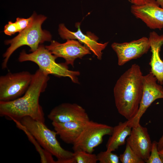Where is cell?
<instances>
[{"mask_svg": "<svg viewBox=\"0 0 163 163\" xmlns=\"http://www.w3.org/2000/svg\"><path fill=\"white\" fill-rule=\"evenodd\" d=\"M50 79L49 75L39 69L33 74L31 83L21 97L8 101H0V115L13 120L25 117L45 123L44 114L39 102L41 94L44 92Z\"/></svg>", "mask_w": 163, "mask_h": 163, "instance_id": "obj_1", "label": "cell"}, {"mask_svg": "<svg viewBox=\"0 0 163 163\" xmlns=\"http://www.w3.org/2000/svg\"><path fill=\"white\" fill-rule=\"evenodd\" d=\"M143 77L139 66L132 64L117 80L113 89L116 107L127 120L136 114L143 91Z\"/></svg>", "mask_w": 163, "mask_h": 163, "instance_id": "obj_2", "label": "cell"}, {"mask_svg": "<svg viewBox=\"0 0 163 163\" xmlns=\"http://www.w3.org/2000/svg\"><path fill=\"white\" fill-rule=\"evenodd\" d=\"M18 121L45 150L57 159L56 163H76L73 152L64 149L56 138V132L49 129L45 123L25 117Z\"/></svg>", "mask_w": 163, "mask_h": 163, "instance_id": "obj_3", "label": "cell"}, {"mask_svg": "<svg viewBox=\"0 0 163 163\" xmlns=\"http://www.w3.org/2000/svg\"><path fill=\"white\" fill-rule=\"evenodd\" d=\"M33 15V22L28 27L14 38L5 41V44L10 45V46L3 55L4 59L2 64V69L7 68L10 57L20 47L24 45L28 46L30 48V51L32 52L44 42L51 41L52 36L50 33L41 28L42 24L47 18L43 15H37L35 12Z\"/></svg>", "mask_w": 163, "mask_h": 163, "instance_id": "obj_4", "label": "cell"}, {"mask_svg": "<svg viewBox=\"0 0 163 163\" xmlns=\"http://www.w3.org/2000/svg\"><path fill=\"white\" fill-rule=\"evenodd\" d=\"M57 58L45 46L40 44L36 50L30 53H27L23 50L20 53L18 60L20 62H32L47 75H53L59 77H68L73 83L79 84L77 76L80 75V72L69 70L65 63H57L56 61Z\"/></svg>", "mask_w": 163, "mask_h": 163, "instance_id": "obj_5", "label": "cell"}, {"mask_svg": "<svg viewBox=\"0 0 163 163\" xmlns=\"http://www.w3.org/2000/svg\"><path fill=\"white\" fill-rule=\"evenodd\" d=\"M113 127L89 120L86 123L80 135L73 144L74 151L80 150L92 153L101 144L103 137L110 136Z\"/></svg>", "mask_w": 163, "mask_h": 163, "instance_id": "obj_6", "label": "cell"}, {"mask_svg": "<svg viewBox=\"0 0 163 163\" xmlns=\"http://www.w3.org/2000/svg\"><path fill=\"white\" fill-rule=\"evenodd\" d=\"M33 74L27 71L8 72L0 77V101H8L22 96L31 83Z\"/></svg>", "mask_w": 163, "mask_h": 163, "instance_id": "obj_7", "label": "cell"}, {"mask_svg": "<svg viewBox=\"0 0 163 163\" xmlns=\"http://www.w3.org/2000/svg\"><path fill=\"white\" fill-rule=\"evenodd\" d=\"M157 81L151 72L143 75V94L138 112L133 118L127 120L128 125L132 128L140 124L141 117L154 101L163 98V88L157 83Z\"/></svg>", "mask_w": 163, "mask_h": 163, "instance_id": "obj_8", "label": "cell"}, {"mask_svg": "<svg viewBox=\"0 0 163 163\" xmlns=\"http://www.w3.org/2000/svg\"><path fill=\"white\" fill-rule=\"evenodd\" d=\"M118 58V64L123 65L130 60L140 58L151 48L148 38L143 37L129 42L113 43L111 46Z\"/></svg>", "mask_w": 163, "mask_h": 163, "instance_id": "obj_9", "label": "cell"}, {"mask_svg": "<svg viewBox=\"0 0 163 163\" xmlns=\"http://www.w3.org/2000/svg\"><path fill=\"white\" fill-rule=\"evenodd\" d=\"M45 47L57 58H64L67 65L69 64L72 67L76 59H81L85 56L91 54L90 50L87 46L75 39L67 40L62 43L51 40L50 44Z\"/></svg>", "mask_w": 163, "mask_h": 163, "instance_id": "obj_10", "label": "cell"}, {"mask_svg": "<svg viewBox=\"0 0 163 163\" xmlns=\"http://www.w3.org/2000/svg\"><path fill=\"white\" fill-rule=\"evenodd\" d=\"M80 23H76L75 27L77 28L76 32H73L68 29L63 24L59 25L58 31L60 37L63 39H77L87 46L96 56L99 60H101L102 51L107 46L108 42L104 43L98 42V38L94 34L88 32L86 34L82 32L80 28Z\"/></svg>", "mask_w": 163, "mask_h": 163, "instance_id": "obj_11", "label": "cell"}, {"mask_svg": "<svg viewBox=\"0 0 163 163\" xmlns=\"http://www.w3.org/2000/svg\"><path fill=\"white\" fill-rule=\"evenodd\" d=\"M48 117L53 122H75L85 123L90 120L85 109L75 103H63L53 108Z\"/></svg>", "mask_w": 163, "mask_h": 163, "instance_id": "obj_12", "label": "cell"}, {"mask_svg": "<svg viewBox=\"0 0 163 163\" xmlns=\"http://www.w3.org/2000/svg\"><path fill=\"white\" fill-rule=\"evenodd\" d=\"M130 11L135 17L142 21L149 28L161 30L163 28V8L157 2L140 5H132Z\"/></svg>", "mask_w": 163, "mask_h": 163, "instance_id": "obj_13", "label": "cell"}, {"mask_svg": "<svg viewBox=\"0 0 163 163\" xmlns=\"http://www.w3.org/2000/svg\"><path fill=\"white\" fill-rule=\"evenodd\" d=\"M126 141L133 151L145 162L150 155L152 143L147 128L140 124L132 128Z\"/></svg>", "mask_w": 163, "mask_h": 163, "instance_id": "obj_14", "label": "cell"}, {"mask_svg": "<svg viewBox=\"0 0 163 163\" xmlns=\"http://www.w3.org/2000/svg\"><path fill=\"white\" fill-rule=\"evenodd\" d=\"M151 46L152 56L149 64L150 72L156 77L158 82L163 84V61L160 56V51L163 45V35H159L155 31L150 33L148 38Z\"/></svg>", "mask_w": 163, "mask_h": 163, "instance_id": "obj_15", "label": "cell"}, {"mask_svg": "<svg viewBox=\"0 0 163 163\" xmlns=\"http://www.w3.org/2000/svg\"><path fill=\"white\" fill-rule=\"evenodd\" d=\"M57 134L65 142L73 144L81 133L85 123L75 122L63 123L52 122Z\"/></svg>", "mask_w": 163, "mask_h": 163, "instance_id": "obj_16", "label": "cell"}, {"mask_svg": "<svg viewBox=\"0 0 163 163\" xmlns=\"http://www.w3.org/2000/svg\"><path fill=\"white\" fill-rule=\"evenodd\" d=\"M132 128L127 121L120 122L113 128L112 133L106 144V150L113 152L126 143V139L130 134Z\"/></svg>", "mask_w": 163, "mask_h": 163, "instance_id": "obj_17", "label": "cell"}, {"mask_svg": "<svg viewBox=\"0 0 163 163\" xmlns=\"http://www.w3.org/2000/svg\"><path fill=\"white\" fill-rule=\"evenodd\" d=\"M16 124L17 127L22 130L27 136L30 140L34 145L37 151L40 154V162L42 163H56L53 155L44 149L40 145L36 139L27 131L25 128L18 120H13Z\"/></svg>", "mask_w": 163, "mask_h": 163, "instance_id": "obj_18", "label": "cell"}, {"mask_svg": "<svg viewBox=\"0 0 163 163\" xmlns=\"http://www.w3.org/2000/svg\"><path fill=\"white\" fill-rule=\"evenodd\" d=\"M120 161L122 163H145V161L139 157L126 143L123 153L119 156Z\"/></svg>", "mask_w": 163, "mask_h": 163, "instance_id": "obj_19", "label": "cell"}, {"mask_svg": "<svg viewBox=\"0 0 163 163\" xmlns=\"http://www.w3.org/2000/svg\"><path fill=\"white\" fill-rule=\"evenodd\" d=\"M76 163H96L97 161V155L83 150H77L73 152Z\"/></svg>", "mask_w": 163, "mask_h": 163, "instance_id": "obj_20", "label": "cell"}, {"mask_svg": "<svg viewBox=\"0 0 163 163\" xmlns=\"http://www.w3.org/2000/svg\"><path fill=\"white\" fill-rule=\"evenodd\" d=\"M97 155V161L100 163H119V156L117 154L106 150L101 151Z\"/></svg>", "mask_w": 163, "mask_h": 163, "instance_id": "obj_21", "label": "cell"}, {"mask_svg": "<svg viewBox=\"0 0 163 163\" xmlns=\"http://www.w3.org/2000/svg\"><path fill=\"white\" fill-rule=\"evenodd\" d=\"M147 163H163L158 153V142L154 141L152 146L150 155L145 161Z\"/></svg>", "mask_w": 163, "mask_h": 163, "instance_id": "obj_22", "label": "cell"}, {"mask_svg": "<svg viewBox=\"0 0 163 163\" xmlns=\"http://www.w3.org/2000/svg\"><path fill=\"white\" fill-rule=\"evenodd\" d=\"M33 18V14L27 18H17L15 22L17 26L18 32L20 33L28 27L32 23Z\"/></svg>", "mask_w": 163, "mask_h": 163, "instance_id": "obj_23", "label": "cell"}, {"mask_svg": "<svg viewBox=\"0 0 163 163\" xmlns=\"http://www.w3.org/2000/svg\"><path fill=\"white\" fill-rule=\"evenodd\" d=\"M4 32L5 34L9 36H11L17 32H18L15 22L9 21L8 24L4 27Z\"/></svg>", "mask_w": 163, "mask_h": 163, "instance_id": "obj_24", "label": "cell"}, {"mask_svg": "<svg viewBox=\"0 0 163 163\" xmlns=\"http://www.w3.org/2000/svg\"><path fill=\"white\" fill-rule=\"evenodd\" d=\"M133 5H140L156 2V0H129Z\"/></svg>", "mask_w": 163, "mask_h": 163, "instance_id": "obj_25", "label": "cell"}, {"mask_svg": "<svg viewBox=\"0 0 163 163\" xmlns=\"http://www.w3.org/2000/svg\"><path fill=\"white\" fill-rule=\"evenodd\" d=\"M158 150L163 147V134L158 142Z\"/></svg>", "mask_w": 163, "mask_h": 163, "instance_id": "obj_26", "label": "cell"}, {"mask_svg": "<svg viewBox=\"0 0 163 163\" xmlns=\"http://www.w3.org/2000/svg\"><path fill=\"white\" fill-rule=\"evenodd\" d=\"M158 153L163 163V147L158 150Z\"/></svg>", "mask_w": 163, "mask_h": 163, "instance_id": "obj_27", "label": "cell"}, {"mask_svg": "<svg viewBox=\"0 0 163 163\" xmlns=\"http://www.w3.org/2000/svg\"><path fill=\"white\" fill-rule=\"evenodd\" d=\"M156 1L160 6L163 8V0H156Z\"/></svg>", "mask_w": 163, "mask_h": 163, "instance_id": "obj_28", "label": "cell"}, {"mask_svg": "<svg viewBox=\"0 0 163 163\" xmlns=\"http://www.w3.org/2000/svg\"><path fill=\"white\" fill-rule=\"evenodd\" d=\"M129 2V0H127Z\"/></svg>", "mask_w": 163, "mask_h": 163, "instance_id": "obj_29", "label": "cell"}]
</instances>
